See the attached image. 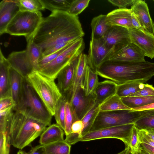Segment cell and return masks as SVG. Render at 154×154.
Masks as SVG:
<instances>
[{"mask_svg": "<svg viewBox=\"0 0 154 154\" xmlns=\"http://www.w3.org/2000/svg\"><path fill=\"white\" fill-rule=\"evenodd\" d=\"M154 109V102L147 105L132 109V111H142Z\"/></svg>", "mask_w": 154, "mask_h": 154, "instance_id": "49", "label": "cell"}, {"mask_svg": "<svg viewBox=\"0 0 154 154\" xmlns=\"http://www.w3.org/2000/svg\"><path fill=\"white\" fill-rule=\"evenodd\" d=\"M130 153V149L129 147H126L124 150L117 154H129Z\"/></svg>", "mask_w": 154, "mask_h": 154, "instance_id": "52", "label": "cell"}, {"mask_svg": "<svg viewBox=\"0 0 154 154\" xmlns=\"http://www.w3.org/2000/svg\"><path fill=\"white\" fill-rule=\"evenodd\" d=\"M131 43L138 47L145 56L154 58V34L134 28L128 29Z\"/></svg>", "mask_w": 154, "mask_h": 154, "instance_id": "12", "label": "cell"}, {"mask_svg": "<svg viewBox=\"0 0 154 154\" xmlns=\"http://www.w3.org/2000/svg\"><path fill=\"white\" fill-rule=\"evenodd\" d=\"M85 48L83 38L78 39L54 60L37 71L45 76L55 80L64 68L79 56Z\"/></svg>", "mask_w": 154, "mask_h": 154, "instance_id": "7", "label": "cell"}, {"mask_svg": "<svg viewBox=\"0 0 154 154\" xmlns=\"http://www.w3.org/2000/svg\"><path fill=\"white\" fill-rule=\"evenodd\" d=\"M33 36L26 40L27 42L26 50L34 67V71H36L38 61L43 56L41 48L33 42Z\"/></svg>", "mask_w": 154, "mask_h": 154, "instance_id": "28", "label": "cell"}, {"mask_svg": "<svg viewBox=\"0 0 154 154\" xmlns=\"http://www.w3.org/2000/svg\"><path fill=\"white\" fill-rule=\"evenodd\" d=\"M90 1V0H73L67 12L71 15L78 16L88 6Z\"/></svg>", "mask_w": 154, "mask_h": 154, "instance_id": "37", "label": "cell"}, {"mask_svg": "<svg viewBox=\"0 0 154 154\" xmlns=\"http://www.w3.org/2000/svg\"><path fill=\"white\" fill-rule=\"evenodd\" d=\"M73 0H41L45 9L52 12L61 11L67 12Z\"/></svg>", "mask_w": 154, "mask_h": 154, "instance_id": "32", "label": "cell"}, {"mask_svg": "<svg viewBox=\"0 0 154 154\" xmlns=\"http://www.w3.org/2000/svg\"><path fill=\"white\" fill-rule=\"evenodd\" d=\"M99 106L101 111L131 110L123 103L121 98L116 94L107 99Z\"/></svg>", "mask_w": 154, "mask_h": 154, "instance_id": "26", "label": "cell"}, {"mask_svg": "<svg viewBox=\"0 0 154 154\" xmlns=\"http://www.w3.org/2000/svg\"><path fill=\"white\" fill-rule=\"evenodd\" d=\"M131 17L132 24L134 28L140 30L143 32L146 31L143 27L136 16L132 11Z\"/></svg>", "mask_w": 154, "mask_h": 154, "instance_id": "46", "label": "cell"}, {"mask_svg": "<svg viewBox=\"0 0 154 154\" xmlns=\"http://www.w3.org/2000/svg\"><path fill=\"white\" fill-rule=\"evenodd\" d=\"M52 116H54L56 106L62 94L54 79L33 71L25 77Z\"/></svg>", "mask_w": 154, "mask_h": 154, "instance_id": "5", "label": "cell"}, {"mask_svg": "<svg viewBox=\"0 0 154 154\" xmlns=\"http://www.w3.org/2000/svg\"><path fill=\"white\" fill-rule=\"evenodd\" d=\"M7 59L10 66L24 78L34 71L26 49L13 52L9 55Z\"/></svg>", "mask_w": 154, "mask_h": 154, "instance_id": "15", "label": "cell"}, {"mask_svg": "<svg viewBox=\"0 0 154 154\" xmlns=\"http://www.w3.org/2000/svg\"><path fill=\"white\" fill-rule=\"evenodd\" d=\"M142 113V111H132L131 110L100 111L89 131L108 127L134 124L141 116Z\"/></svg>", "mask_w": 154, "mask_h": 154, "instance_id": "8", "label": "cell"}, {"mask_svg": "<svg viewBox=\"0 0 154 154\" xmlns=\"http://www.w3.org/2000/svg\"><path fill=\"white\" fill-rule=\"evenodd\" d=\"M9 71L11 97L16 105L20 98L24 78L11 67Z\"/></svg>", "mask_w": 154, "mask_h": 154, "instance_id": "24", "label": "cell"}, {"mask_svg": "<svg viewBox=\"0 0 154 154\" xmlns=\"http://www.w3.org/2000/svg\"><path fill=\"white\" fill-rule=\"evenodd\" d=\"M78 57L64 68L57 77V85L62 95H65L71 87Z\"/></svg>", "mask_w": 154, "mask_h": 154, "instance_id": "21", "label": "cell"}, {"mask_svg": "<svg viewBox=\"0 0 154 154\" xmlns=\"http://www.w3.org/2000/svg\"><path fill=\"white\" fill-rule=\"evenodd\" d=\"M64 131L58 124H54L46 127L40 136V144L45 145L64 140Z\"/></svg>", "mask_w": 154, "mask_h": 154, "instance_id": "23", "label": "cell"}, {"mask_svg": "<svg viewBox=\"0 0 154 154\" xmlns=\"http://www.w3.org/2000/svg\"><path fill=\"white\" fill-rule=\"evenodd\" d=\"M99 106V105L96 103L94 106L81 120L84 125L82 136L89 131L97 115L100 111Z\"/></svg>", "mask_w": 154, "mask_h": 154, "instance_id": "36", "label": "cell"}, {"mask_svg": "<svg viewBox=\"0 0 154 154\" xmlns=\"http://www.w3.org/2000/svg\"><path fill=\"white\" fill-rule=\"evenodd\" d=\"M101 77L118 85L137 82L144 84L154 76V63L106 61L96 71Z\"/></svg>", "mask_w": 154, "mask_h": 154, "instance_id": "2", "label": "cell"}, {"mask_svg": "<svg viewBox=\"0 0 154 154\" xmlns=\"http://www.w3.org/2000/svg\"><path fill=\"white\" fill-rule=\"evenodd\" d=\"M15 106L0 111V132H6L8 122L13 114Z\"/></svg>", "mask_w": 154, "mask_h": 154, "instance_id": "39", "label": "cell"}, {"mask_svg": "<svg viewBox=\"0 0 154 154\" xmlns=\"http://www.w3.org/2000/svg\"><path fill=\"white\" fill-rule=\"evenodd\" d=\"M17 154H29L28 152H26L25 151H22L21 150H19L17 153Z\"/></svg>", "mask_w": 154, "mask_h": 154, "instance_id": "54", "label": "cell"}, {"mask_svg": "<svg viewBox=\"0 0 154 154\" xmlns=\"http://www.w3.org/2000/svg\"><path fill=\"white\" fill-rule=\"evenodd\" d=\"M28 153L29 154H47L45 146L41 144L32 147Z\"/></svg>", "mask_w": 154, "mask_h": 154, "instance_id": "47", "label": "cell"}, {"mask_svg": "<svg viewBox=\"0 0 154 154\" xmlns=\"http://www.w3.org/2000/svg\"><path fill=\"white\" fill-rule=\"evenodd\" d=\"M14 109L47 126L51 125L52 116L25 78L20 101Z\"/></svg>", "mask_w": 154, "mask_h": 154, "instance_id": "4", "label": "cell"}, {"mask_svg": "<svg viewBox=\"0 0 154 154\" xmlns=\"http://www.w3.org/2000/svg\"><path fill=\"white\" fill-rule=\"evenodd\" d=\"M145 134L151 140L154 142V129H145L139 130Z\"/></svg>", "mask_w": 154, "mask_h": 154, "instance_id": "50", "label": "cell"}, {"mask_svg": "<svg viewBox=\"0 0 154 154\" xmlns=\"http://www.w3.org/2000/svg\"><path fill=\"white\" fill-rule=\"evenodd\" d=\"M42 18L40 11H19L8 24L5 33L23 36L27 40L33 36Z\"/></svg>", "mask_w": 154, "mask_h": 154, "instance_id": "6", "label": "cell"}, {"mask_svg": "<svg viewBox=\"0 0 154 154\" xmlns=\"http://www.w3.org/2000/svg\"><path fill=\"white\" fill-rule=\"evenodd\" d=\"M69 103L75 122L81 120L94 106L96 103V101L93 94L86 96L83 88L80 87L77 90L73 97Z\"/></svg>", "mask_w": 154, "mask_h": 154, "instance_id": "10", "label": "cell"}, {"mask_svg": "<svg viewBox=\"0 0 154 154\" xmlns=\"http://www.w3.org/2000/svg\"><path fill=\"white\" fill-rule=\"evenodd\" d=\"M145 56L141 50L130 43L124 47L114 50L107 61L137 62L145 61Z\"/></svg>", "mask_w": 154, "mask_h": 154, "instance_id": "14", "label": "cell"}, {"mask_svg": "<svg viewBox=\"0 0 154 154\" xmlns=\"http://www.w3.org/2000/svg\"><path fill=\"white\" fill-rule=\"evenodd\" d=\"M47 154H70L71 145L65 140L44 145Z\"/></svg>", "mask_w": 154, "mask_h": 154, "instance_id": "33", "label": "cell"}, {"mask_svg": "<svg viewBox=\"0 0 154 154\" xmlns=\"http://www.w3.org/2000/svg\"><path fill=\"white\" fill-rule=\"evenodd\" d=\"M106 16L101 14L92 19L91 23V39H102L111 27L106 23Z\"/></svg>", "mask_w": 154, "mask_h": 154, "instance_id": "25", "label": "cell"}, {"mask_svg": "<svg viewBox=\"0 0 154 154\" xmlns=\"http://www.w3.org/2000/svg\"><path fill=\"white\" fill-rule=\"evenodd\" d=\"M10 64L7 59L0 50V99L11 97L9 69Z\"/></svg>", "mask_w": 154, "mask_h": 154, "instance_id": "20", "label": "cell"}, {"mask_svg": "<svg viewBox=\"0 0 154 154\" xmlns=\"http://www.w3.org/2000/svg\"><path fill=\"white\" fill-rule=\"evenodd\" d=\"M141 151L138 154H150L142 149L141 147Z\"/></svg>", "mask_w": 154, "mask_h": 154, "instance_id": "53", "label": "cell"}, {"mask_svg": "<svg viewBox=\"0 0 154 154\" xmlns=\"http://www.w3.org/2000/svg\"><path fill=\"white\" fill-rule=\"evenodd\" d=\"M87 55L82 53L78 57L76 65L72 84L69 90L64 95L69 102L80 87L83 88V82L87 66Z\"/></svg>", "mask_w": 154, "mask_h": 154, "instance_id": "16", "label": "cell"}, {"mask_svg": "<svg viewBox=\"0 0 154 154\" xmlns=\"http://www.w3.org/2000/svg\"><path fill=\"white\" fill-rule=\"evenodd\" d=\"M20 11H39L45 8L41 0H18Z\"/></svg>", "mask_w": 154, "mask_h": 154, "instance_id": "34", "label": "cell"}, {"mask_svg": "<svg viewBox=\"0 0 154 154\" xmlns=\"http://www.w3.org/2000/svg\"><path fill=\"white\" fill-rule=\"evenodd\" d=\"M141 143L139 137L138 129L134 125L129 146L131 154H138L140 152Z\"/></svg>", "mask_w": 154, "mask_h": 154, "instance_id": "38", "label": "cell"}, {"mask_svg": "<svg viewBox=\"0 0 154 154\" xmlns=\"http://www.w3.org/2000/svg\"><path fill=\"white\" fill-rule=\"evenodd\" d=\"M67 101L65 96L62 95L58 102L54 116L56 123L59 125L64 131L65 129V104Z\"/></svg>", "mask_w": 154, "mask_h": 154, "instance_id": "35", "label": "cell"}, {"mask_svg": "<svg viewBox=\"0 0 154 154\" xmlns=\"http://www.w3.org/2000/svg\"><path fill=\"white\" fill-rule=\"evenodd\" d=\"M131 9L136 16L144 30L154 34V23L145 2L141 0H135Z\"/></svg>", "mask_w": 154, "mask_h": 154, "instance_id": "17", "label": "cell"}, {"mask_svg": "<svg viewBox=\"0 0 154 154\" xmlns=\"http://www.w3.org/2000/svg\"><path fill=\"white\" fill-rule=\"evenodd\" d=\"M19 11L18 0H3L0 2V35L5 33L8 24Z\"/></svg>", "mask_w": 154, "mask_h": 154, "instance_id": "18", "label": "cell"}, {"mask_svg": "<svg viewBox=\"0 0 154 154\" xmlns=\"http://www.w3.org/2000/svg\"><path fill=\"white\" fill-rule=\"evenodd\" d=\"M134 124L103 128L90 131L82 136L79 141H87L104 138H115L123 141L129 147Z\"/></svg>", "mask_w": 154, "mask_h": 154, "instance_id": "9", "label": "cell"}, {"mask_svg": "<svg viewBox=\"0 0 154 154\" xmlns=\"http://www.w3.org/2000/svg\"><path fill=\"white\" fill-rule=\"evenodd\" d=\"M114 50L113 48H108L101 39H91L87 55L88 66L96 72L107 61Z\"/></svg>", "mask_w": 154, "mask_h": 154, "instance_id": "11", "label": "cell"}, {"mask_svg": "<svg viewBox=\"0 0 154 154\" xmlns=\"http://www.w3.org/2000/svg\"><path fill=\"white\" fill-rule=\"evenodd\" d=\"M140 118L134 123L139 130L154 129V109L142 111Z\"/></svg>", "mask_w": 154, "mask_h": 154, "instance_id": "30", "label": "cell"}, {"mask_svg": "<svg viewBox=\"0 0 154 154\" xmlns=\"http://www.w3.org/2000/svg\"><path fill=\"white\" fill-rule=\"evenodd\" d=\"M47 126L14 109L8 124L7 132L11 145L22 149L40 136Z\"/></svg>", "mask_w": 154, "mask_h": 154, "instance_id": "3", "label": "cell"}, {"mask_svg": "<svg viewBox=\"0 0 154 154\" xmlns=\"http://www.w3.org/2000/svg\"><path fill=\"white\" fill-rule=\"evenodd\" d=\"M98 75L96 72L87 66L83 82V89L86 96L93 94L99 82Z\"/></svg>", "mask_w": 154, "mask_h": 154, "instance_id": "27", "label": "cell"}, {"mask_svg": "<svg viewBox=\"0 0 154 154\" xmlns=\"http://www.w3.org/2000/svg\"><path fill=\"white\" fill-rule=\"evenodd\" d=\"M105 45L114 50L131 43L128 29L120 26H112L101 39Z\"/></svg>", "mask_w": 154, "mask_h": 154, "instance_id": "13", "label": "cell"}, {"mask_svg": "<svg viewBox=\"0 0 154 154\" xmlns=\"http://www.w3.org/2000/svg\"><path fill=\"white\" fill-rule=\"evenodd\" d=\"M130 9L118 8L106 15V21L109 26H120L128 29L133 28L131 23Z\"/></svg>", "mask_w": 154, "mask_h": 154, "instance_id": "19", "label": "cell"}, {"mask_svg": "<svg viewBox=\"0 0 154 154\" xmlns=\"http://www.w3.org/2000/svg\"><path fill=\"white\" fill-rule=\"evenodd\" d=\"M73 42L54 53L48 56L42 57L38 61L37 68L36 71H37L41 69L54 60L57 56L69 47Z\"/></svg>", "mask_w": 154, "mask_h": 154, "instance_id": "41", "label": "cell"}, {"mask_svg": "<svg viewBox=\"0 0 154 154\" xmlns=\"http://www.w3.org/2000/svg\"><path fill=\"white\" fill-rule=\"evenodd\" d=\"M154 1V0H153Z\"/></svg>", "mask_w": 154, "mask_h": 154, "instance_id": "55", "label": "cell"}, {"mask_svg": "<svg viewBox=\"0 0 154 154\" xmlns=\"http://www.w3.org/2000/svg\"><path fill=\"white\" fill-rule=\"evenodd\" d=\"M117 85L109 80L99 82L93 93L96 103L100 105L109 97L116 94Z\"/></svg>", "mask_w": 154, "mask_h": 154, "instance_id": "22", "label": "cell"}, {"mask_svg": "<svg viewBox=\"0 0 154 154\" xmlns=\"http://www.w3.org/2000/svg\"><path fill=\"white\" fill-rule=\"evenodd\" d=\"M138 136L141 143H145L154 147V142L138 129Z\"/></svg>", "mask_w": 154, "mask_h": 154, "instance_id": "48", "label": "cell"}, {"mask_svg": "<svg viewBox=\"0 0 154 154\" xmlns=\"http://www.w3.org/2000/svg\"><path fill=\"white\" fill-rule=\"evenodd\" d=\"M145 85L132 82L117 85L116 94L120 98L128 97L142 89Z\"/></svg>", "mask_w": 154, "mask_h": 154, "instance_id": "29", "label": "cell"}, {"mask_svg": "<svg viewBox=\"0 0 154 154\" xmlns=\"http://www.w3.org/2000/svg\"><path fill=\"white\" fill-rule=\"evenodd\" d=\"M141 147L150 154H154V147L145 143H141Z\"/></svg>", "mask_w": 154, "mask_h": 154, "instance_id": "51", "label": "cell"}, {"mask_svg": "<svg viewBox=\"0 0 154 154\" xmlns=\"http://www.w3.org/2000/svg\"><path fill=\"white\" fill-rule=\"evenodd\" d=\"M123 103L132 109L143 106L154 102V96L145 97H127L121 98Z\"/></svg>", "mask_w": 154, "mask_h": 154, "instance_id": "31", "label": "cell"}, {"mask_svg": "<svg viewBox=\"0 0 154 154\" xmlns=\"http://www.w3.org/2000/svg\"><path fill=\"white\" fill-rule=\"evenodd\" d=\"M84 35L78 16L55 11L43 17L33 35V41L41 48L43 57L83 38Z\"/></svg>", "mask_w": 154, "mask_h": 154, "instance_id": "1", "label": "cell"}, {"mask_svg": "<svg viewBox=\"0 0 154 154\" xmlns=\"http://www.w3.org/2000/svg\"><path fill=\"white\" fill-rule=\"evenodd\" d=\"M11 145L7 132H0V154H9Z\"/></svg>", "mask_w": 154, "mask_h": 154, "instance_id": "42", "label": "cell"}, {"mask_svg": "<svg viewBox=\"0 0 154 154\" xmlns=\"http://www.w3.org/2000/svg\"><path fill=\"white\" fill-rule=\"evenodd\" d=\"M107 1L113 5L118 7L119 8H125L131 6L135 0H108Z\"/></svg>", "mask_w": 154, "mask_h": 154, "instance_id": "44", "label": "cell"}, {"mask_svg": "<svg viewBox=\"0 0 154 154\" xmlns=\"http://www.w3.org/2000/svg\"><path fill=\"white\" fill-rule=\"evenodd\" d=\"M74 122L75 121L70 104L67 101L65 104L64 130V133L66 136L68 135L71 133V127Z\"/></svg>", "mask_w": 154, "mask_h": 154, "instance_id": "40", "label": "cell"}, {"mask_svg": "<svg viewBox=\"0 0 154 154\" xmlns=\"http://www.w3.org/2000/svg\"><path fill=\"white\" fill-rule=\"evenodd\" d=\"M154 96V87L152 85L145 84L140 91L128 97H145Z\"/></svg>", "mask_w": 154, "mask_h": 154, "instance_id": "43", "label": "cell"}, {"mask_svg": "<svg viewBox=\"0 0 154 154\" xmlns=\"http://www.w3.org/2000/svg\"><path fill=\"white\" fill-rule=\"evenodd\" d=\"M16 105L15 103L11 97L0 99V111L15 106Z\"/></svg>", "mask_w": 154, "mask_h": 154, "instance_id": "45", "label": "cell"}]
</instances>
